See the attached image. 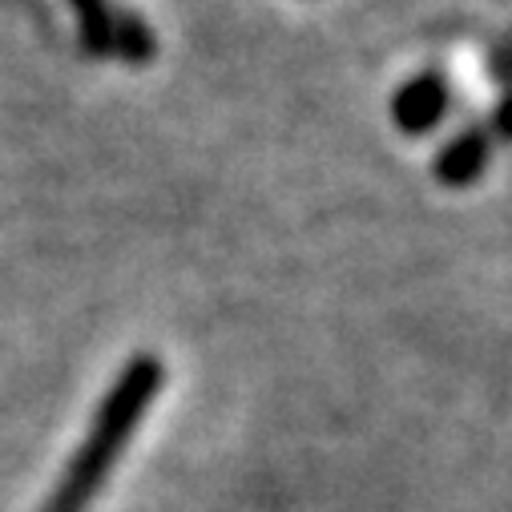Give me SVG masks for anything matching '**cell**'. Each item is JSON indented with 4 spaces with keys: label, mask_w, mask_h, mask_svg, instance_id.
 <instances>
[{
    "label": "cell",
    "mask_w": 512,
    "mask_h": 512,
    "mask_svg": "<svg viewBox=\"0 0 512 512\" xmlns=\"http://www.w3.org/2000/svg\"><path fill=\"white\" fill-rule=\"evenodd\" d=\"M444 113H448V81L440 73H420L404 81L392 97V121L408 138H424L428 130H436Z\"/></svg>",
    "instance_id": "2"
},
{
    "label": "cell",
    "mask_w": 512,
    "mask_h": 512,
    "mask_svg": "<svg viewBox=\"0 0 512 512\" xmlns=\"http://www.w3.org/2000/svg\"><path fill=\"white\" fill-rule=\"evenodd\" d=\"M73 5V17H77V29H81V49L89 57H105L113 53V9L109 0H69Z\"/></svg>",
    "instance_id": "4"
},
{
    "label": "cell",
    "mask_w": 512,
    "mask_h": 512,
    "mask_svg": "<svg viewBox=\"0 0 512 512\" xmlns=\"http://www.w3.org/2000/svg\"><path fill=\"white\" fill-rule=\"evenodd\" d=\"M488 150H492L488 130H484V125H468V130H460L436 154V166H432L436 182H444V186H472L484 174V166H488Z\"/></svg>",
    "instance_id": "3"
},
{
    "label": "cell",
    "mask_w": 512,
    "mask_h": 512,
    "mask_svg": "<svg viewBox=\"0 0 512 512\" xmlns=\"http://www.w3.org/2000/svg\"><path fill=\"white\" fill-rule=\"evenodd\" d=\"M162 379H166V367L154 351H142V355H134L130 363H125V371L113 379V388L105 392V400L93 416L89 436L73 452L69 468L61 472V480L49 492V500L41 504V512H89L105 476L121 460L125 444L134 440L146 408L158 400Z\"/></svg>",
    "instance_id": "1"
},
{
    "label": "cell",
    "mask_w": 512,
    "mask_h": 512,
    "mask_svg": "<svg viewBox=\"0 0 512 512\" xmlns=\"http://www.w3.org/2000/svg\"><path fill=\"white\" fill-rule=\"evenodd\" d=\"M492 134L496 138H504V142H512V89L496 101V109H492Z\"/></svg>",
    "instance_id": "6"
},
{
    "label": "cell",
    "mask_w": 512,
    "mask_h": 512,
    "mask_svg": "<svg viewBox=\"0 0 512 512\" xmlns=\"http://www.w3.org/2000/svg\"><path fill=\"white\" fill-rule=\"evenodd\" d=\"M113 53H121L125 61H150L154 57V29L134 13H117V21H113Z\"/></svg>",
    "instance_id": "5"
}]
</instances>
